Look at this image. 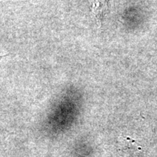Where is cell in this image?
I'll list each match as a JSON object with an SVG mask.
<instances>
[{"label":"cell","instance_id":"1","mask_svg":"<svg viewBox=\"0 0 157 157\" xmlns=\"http://www.w3.org/2000/svg\"><path fill=\"white\" fill-rule=\"evenodd\" d=\"M92 4V11L96 18L100 21L106 9L107 0H90Z\"/></svg>","mask_w":157,"mask_h":157}]
</instances>
